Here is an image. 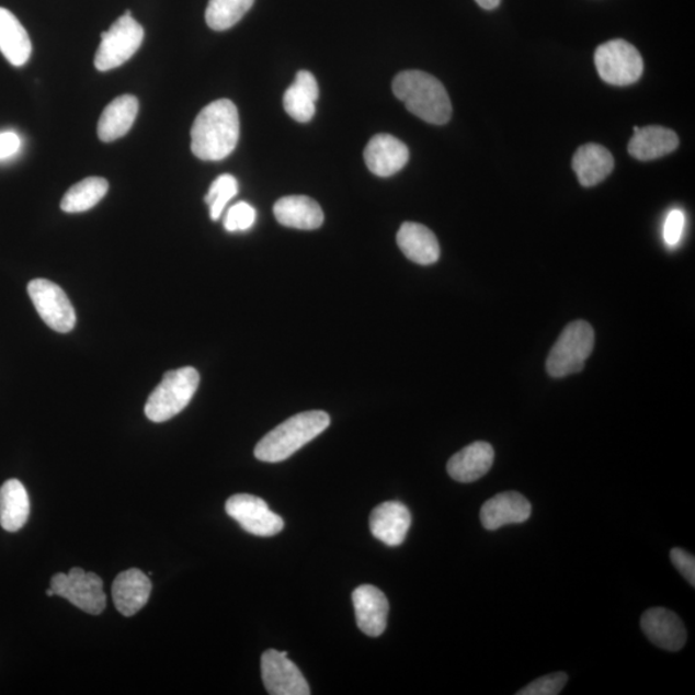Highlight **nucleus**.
<instances>
[{"instance_id": "nucleus-1", "label": "nucleus", "mask_w": 695, "mask_h": 695, "mask_svg": "<svg viewBox=\"0 0 695 695\" xmlns=\"http://www.w3.org/2000/svg\"><path fill=\"white\" fill-rule=\"evenodd\" d=\"M240 138V117L232 101L221 99L200 111L191 129V150L205 161L224 160Z\"/></svg>"}, {"instance_id": "nucleus-2", "label": "nucleus", "mask_w": 695, "mask_h": 695, "mask_svg": "<svg viewBox=\"0 0 695 695\" xmlns=\"http://www.w3.org/2000/svg\"><path fill=\"white\" fill-rule=\"evenodd\" d=\"M394 93L411 114L429 124L443 125L453 115L449 95L437 78L419 70L398 73Z\"/></svg>"}, {"instance_id": "nucleus-3", "label": "nucleus", "mask_w": 695, "mask_h": 695, "mask_svg": "<svg viewBox=\"0 0 695 695\" xmlns=\"http://www.w3.org/2000/svg\"><path fill=\"white\" fill-rule=\"evenodd\" d=\"M330 417L323 411L298 413L259 441L254 455L264 463H281L327 431Z\"/></svg>"}, {"instance_id": "nucleus-4", "label": "nucleus", "mask_w": 695, "mask_h": 695, "mask_svg": "<svg viewBox=\"0 0 695 695\" xmlns=\"http://www.w3.org/2000/svg\"><path fill=\"white\" fill-rule=\"evenodd\" d=\"M198 384L200 375L194 367H182L167 373L147 399L146 417L153 423H164L179 415L194 398Z\"/></svg>"}, {"instance_id": "nucleus-5", "label": "nucleus", "mask_w": 695, "mask_h": 695, "mask_svg": "<svg viewBox=\"0 0 695 695\" xmlns=\"http://www.w3.org/2000/svg\"><path fill=\"white\" fill-rule=\"evenodd\" d=\"M594 329L586 321H574L561 332L546 361V369L552 378L581 373L594 350Z\"/></svg>"}, {"instance_id": "nucleus-6", "label": "nucleus", "mask_w": 695, "mask_h": 695, "mask_svg": "<svg viewBox=\"0 0 695 695\" xmlns=\"http://www.w3.org/2000/svg\"><path fill=\"white\" fill-rule=\"evenodd\" d=\"M144 36V27L132 18L130 11L125 12L107 32L101 34V44L94 57L95 69L114 70L129 61L143 44Z\"/></svg>"}, {"instance_id": "nucleus-7", "label": "nucleus", "mask_w": 695, "mask_h": 695, "mask_svg": "<svg viewBox=\"0 0 695 695\" xmlns=\"http://www.w3.org/2000/svg\"><path fill=\"white\" fill-rule=\"evenodd\" d=\"M595 66L605 83L617 87L636 83L645 69L639 50L624 39L599 46L595 50Z\"/></svg>"}, {"instance_id": "nucleus-8", "label": "nucleus", "mask_w": 695, "mask_h": 695, "mask_svg": "<svg viewBox=\"0 0 695 695\" xmlns=\"http://www.w3.org/2000/svg\"><path fill=\"white\" fill-rule=\"evenodd\" d=\"M50 589L55 595L62 596L90 615H100L106 608L101 577L84 569L76 567L68 574H55L50 580Z\"/></svg>"}, {"instance_id": "nucleus-9", "label": "nucleus", "mask_w": 695, "mask_h": 695, "mask_svg": "<svg viewBox=\"0 0 695 695\" xmlns=\"http://www.w3.org/2000/svg\"><path fill=\"white\" fill-rule=\"evenodd\" d=\"M29 297L42 320L57 332H70L77 323V314L62 288L48 280L36 278L27 286Z\"/></svg>"}, {"instance_id": "nucleus-10", "label": "nucleus", "mask_w": 695, "mask_h": 695, "mask_svg": "<svg viewBox=\"0 0 695 695\" xmlns=\"http://www.w3.org/2000/svg\"><path fill=\"white\" fill-rule=\"evenodd\" d=\"M226 513L248 534L259 537L276 536L285 527L283 517L273 513L267 502L253 494H233L226 502Z\"/></svg>"}, {"instance_id": "nucleus-11", "label": "nucleus", "mask_w": 695, "mask_h": 695, "mask_svg": "<svg viewBox=\"0 0 695 695\" xmlns=\"http://www.w3.org/2000/svg\"><path fill=\"white\" fill-rule=\"evenodd\" d=\"M262 679L271 695H309V685L287 652L270 649L262 656Z\"/></svg>"}, {"instance_id": "nucleus-12", "label": "nucleus", "mask_w": 695, "mask_h": 695, "mask_svg": "<svg viewBox=\"0 0 695 695\" xmlns=\"http://www.w3.org/2000/svg\"><path fill=\"white\" fill-rule=\"evenodd\" d=\"M352 601L362 633L378 638L386 631L389 603L381 590L373 585H362L353 591Z\"/></svg>"}, {"instance_id": "nucleus-13", "label": "nucleus", "mask_w": 695, "mask_h": 695, "mask_svg": "<svg viewBox=\"0 0 695 695\" xmlns=\"http://www.w3.org/2000/svg\"><path fill=\"white\" fill-rule=\"evenodd\" d=\"M411 513L402 502L388 501L376 506L369 516V529L387 546L402 545L411 527Z\"/></svg>"}, {"instance_id": "nucleus-14", "label": "nucleus", "mask_w": 695, "mask_h": 695, "mask_svg": "<svg viewBox=\"0 0 695 695\" xmlns=\"http://www.w3.org/2000/svg\"><path fill=\"white\" fill-rule=\"evenodd\" d=\"M410 151L402 140L390 135H378L369 139L365 149V162L375 175H395L408 164Z\"/></svg>"}, {"instance_id": "nucleus-15", "label": "nucleus", "mask_w": 695, "mask_h": 695, "mask_svg": "<svg viewBox=\"0 0 695 695\" xmlns=\"http://www.w3.org/2000/svg\"><path fill=\"white\" fill-rule=\"evenodd\" d=\"M641 628L647 638L661 649L677 652L685 646V626L674 612L665 608L648 609L641 617Z\"/></svg>"}, {"instance_id": "nucleus-16", "label": "nucleus", "mask_w": 695, "mask_h": 695, "mask_svg": "<svg viewBox=\"0 0 695 695\" xmlns=\"http://www.w3.org/2000/svg\"><path fill=\"white\" fill-rule=\"evenodd\" d=\"M532 514L531 502L520 492H502L485 502L480 509V522L488 531L499 529L508 524L527 522Z\"/></svg>"}, {"instance_id": "nucleus-17", "label": "nucleus", "mask_w": 695, "mask_h": 695, "mask_svg": "<svg viewBox=\"0 0 695 695\" xmlns=\"http://www.w3.org/2000/svg\"><path fill=\"white\" fill-rule=\"evenodd\" d=\"M151 581L137 568L117 574L113 583V599L116 609L125 617L135 616L149 602Z\"/></svg>"}, {"instance_id": "nucleus-18", "label": "nucleus", "mask_w": 695, "mask_h": 695, "mask_svg": "<svg viewBox=\"0 0 695 695\" xmlns=\"http://www.w3.org/2000/svg\"><path fill=\"white\" fill-rule=\"evenodd\" d=\"M494 451L490 443L475 442L449 458L447 471L456 482L471 483L492 468Z\"/></svg>"}, {"instance_id": "nucleus-19", "label": "nucleus", "mask_w": 695, "mask_h": 695, "mask_svg": "<svg viewBox=\"0 0 695 695\" xmlns=\"http://www.w3.org/2000/svg\"><path fill=\"white\" fill-rule=\"evenodd\" d=\"M397 243L402 253L421 265L438 261L441 248L437 238L423 225L406 221L397 233Z\"/></svg>"}, {"instance_id": "nucleus-20", "label": "nucleus", "mask_w": 695, "mask_h": 695, "mask_svg": "<svg viewBox=\"0 0 695 695\" xmlns=\"http://www.w3.org/2000/svg\"><path fill=\"white\" fill-rule=\"evenodd\" d=\"M273 213L280 225L307 231L320 228L324 218L321 206L307 196L280 198L273 206Z\"/></svg>"}, {"instance_id": "nucleus-21", "label": "nucleus", "mask_w": 695, "mask_h": 695, "mask_svg": "<svg viewBox=\"0 0 695 695\" xmlns=\"http://www.w3.org/2000/svg\"><path fill=\"white\" fill-rule=\"evenodd\" d=\"M572 167L583 187H593L603 182L615 168V159L605 147L588 144L576 151Z\"/></svg>"}, {"instance_id": "nucleus-22", "label": "nucleus", "mask_w": 695, "mask_h": 695, "mask_svg": "<svg viewBox=\"0 0 695 695\" xmlns=\"http://www.w3.org/2000/svg\"><path fill=\"white\" fill-rule=\"evenodd\" d=\"M679 137L674 130L663 127H634V136L628 144V152L640 161H649L674 152Z\"/></svg>"}, {"instance_id": "nucleus-23", "label": "nucleus", "mask_w": 695, "mask_h": 695, "mask_svg": "<svg viewBox=\"0 0 695 695\" xmlns=\"http://www.w3.org/2000/svg\"><path fill=\"white\" fill-rule=\"evenodd\" d=\"M139 103L135 95H121L103 111L98 133L102 143H114L127 135L138 115Z\"/></svg>"}, {"instance_id": "nucleus-24", "label": "nucleus", "mask_w": 695, "mask_h": 695, "mask_svg": "<svg viewBox=\"0 0 695 695\" xmlns=\"http://www.w3.org/2000/svg\"><path fill=\"white\" fill-rule=\"evenodd\" d=\"M318 95H320V91H318L314 73L307 70L299 71L293 86L287 88L284 95V107L287 115L299 123L312 121Z\"/></svg>"}, {"instance_id": "nucleus-25", "label": "nucleus", "mask_w": 695, "mask_h": 695, "mask_svg": "<svg viewBox=\"0 0 695 695\" xmlns=\"http://www.w3.org/2000/svg\"><path fill=\"white\" fill-rule=\"evenodd\" d=\"M32 41L14 14L0 7V52L13 66H24L32 56Z\"/></svg>"}, {"instance_id": "nucleus-26", "label": "nucleus", "mask_w": 695, "mask_h": 695, "mask_svg": "<svg viewBox=\"0 0 695 695\" xmlns=\"http://www.w3.org/2000/svg\"><path fill=\"white\" fill-rule=\"evenodd\" d=\"M31 514V501L24 485L10 479L0 488V526L18 532L25 526Z\"/></svg>"}, {"instance_id": "nucleus-27", "label": "nucleus", "mask_w": 695, "mask_h": 695, "mask_svg": "<svg viewBox=\"0 0 695 695\" xmlns=\"http://www.w3.org/2000/svg\"><path fill=\"white\" fill-rule=\"evenodd\" d=\"M107 191L109 182L105 179L90 176V179L73 184L66 192L61 202V209L70 214L90 210L106 196Z\"/></svg>"}, {"instance_id": "nucleus-28", "label": "nucleus", "mask_w": 695, "mask_h": 695, "mask_svg": "<svg viewBox=\"0 0 695 695\" xmlns=\"http://www.w3.org/2000/svg\"><path fill=\"white\" fill-rule=\"evenodd\" d=\"M254 0H210L205 12L206 24L213 31L225 32L246 16Z\"/></svg>"}, {"instance_id": "nucleus-29", "label": "nucleus", "mask_w": 695, "mask_h": 695, "mask_svg": "<svg viewBox=\"0 0 695 695\" xmlns=\"http://www.w3.org/2000/svg\"><path fill=\"white\" fill-rule=\"evenodd\" d=\"M239 183L231 174L219 175L212 183L208 194L205 196V203L209 206L210 218L218 220L224 214L225 208L231 200L238 195Z\"/></svg>"}, {"instance_id": "nucleus-30", "label": "nucleus", "mask_w": 695, "mask_h": 695, "mask_svg": "<svg viewBox=\"0 0 695 695\" xmlns=\"http://www.w3.org/2000/svg\"><path fill=\"white\" fill-rule=\"evenodd\" d=\"M257 219V212L248 203H238L228 210L225 218V228L228 232H243L248 231L254 226Z\"/></svg>"}, {"instance_id": "nucleus-31", "label": "nucleus", "mask_w": 695, "mask_h": 695, "mask_svg": "<svg viewBox=\"0 0 695 695\" xmlns=\"http://www.w3.org/2000/svg\"><path fill=\"white\" fill-rule=\"evenodd\" d=\"M568 682V675L565 672H556V674L546 675L534 680L517 695H558Z\"/></svg>"}, {"instance_id": "nucleus-32", "label": "nucleus", "mask_w": 695, "mask_h": 695, "mask_svg": "<svg viewBox=\"0 0 695 695\" xmlns=\"http://www.w3.org/2000/svg\"><path fill=\"white\" fill-rule=\"evenodd\" d=\"M685 226V217L682 210L675 209L669 213L663 227V238L669 247L674 248L682 240Z\"/></svg>"}, {"instance_id": "nucleus-33", "label": "nucleus", "mask_w": 695, "mask_h": 695, "mask_svg": "<svg viewBox=\"0 0 695 695\" xmlns=\"http://www.w3.org/2000/svg\"><path fill=\"white\" fill-rule=\"evenodd\" d=\"M671 560L685 580L695 586V559L692 554L675 547L671 550Z\"/></svg>"}, {"instance_id": "nucleus-34", "label": "nucleus", "mask_w": 695, "mask_h": 695, "mask_svg": "<svg viewBox=\"0 0 695 695\" xmlns=\"http://www.w3.org/2000/svg\"><path fill=\"white\" fill-rule=\"evenodd\" d=\"M21 139L13 132L0 133V160L9 159L20 151Z\"/></svg>"}, {"instance_id": "nucleus-35", "label": "nucleus", "mask_w": 695, "mask_h": 695, "mask_svg": "<svg viewBox=\"0 0 695 695\" xmlns=\"http://www.w3.org/2000/svg\"><path fill=\"white\" fill-rule=\"evenodd\" d=\"M476 2L485 10L498 9L501 0H476Z\"/></svg>"}, {"instance_id": "nucleus-36", "label": "nucleus", "mask_w": 695, "mask_h": 695, "mask_svg": "<svg viewBox=\"0 0 695 695\" xmlns=\"http://www.w3.org/2000/svg\"><path fill=\"white\" fill-rule=\"evenodd\" d=\"M47 595L48 596H54L55 595V591L52 590L50 588L47 590Z\"/></svg>"}]
</instances>
